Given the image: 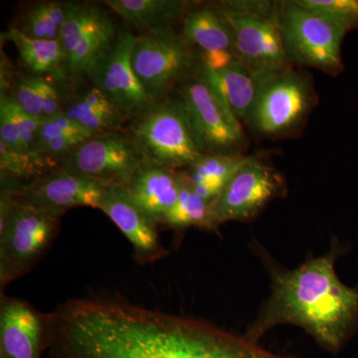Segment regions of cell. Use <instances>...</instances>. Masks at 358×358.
Here are the masks:
<instances>
[{
  "label": "cell",
  "mask_w": 358,
  "mask_h": 358,
  "mask_svg": "<svg viewBox=\"0 0 358 358\" xmlns=\"http://www.w3.org/2000/svg\"><path fill=\"white\" fill-rule=\"evenodd\" d=\"M134 39L131 32L120 33L114 45L96 61L87 76L124 117L133 120L154 105L131 65Z\"/></svg>",
  "instance_id": "12"
},
{
  "label": "cell",
  "mask_w": 358,
  "mask_h": 358,
  "mask_svg": "<svg viewBox=\"0 0 358 358\" xmlns=\"http://www.w3.org/2000/svg\"><path fill=\"white\" fill-rule=\"evenodd\" d=\"M103 190L105 186L93 179L58 167L32 182L1 193L62 216L76 207L99 209Z\"/></svg>",
  "instance_id": "14"
},
{
  "label": "cell",
  "mask_w": 358,
  "mask_h": 358,
  "mask_svg": "<svg viewBox=\"0 0 358 358\" xmlns=\"http://www.w3.org/2000/svg\"><path fill=\"white\" fill-rule=\"evenodd\" d=\"M117 26L103 9L93 3H78L60 33L65 68L75 76H88L96 61L114 45Z\"/></svg>",
  "instance_id": "13"
},
{
  "label": "cell",
  "mask_w": 358,
  "mask_h": 358,
  "mask_svg": "<svg viewBox=\"0 0 358 358\" xmlns=\"http://www.w3.org/2000/svg\"><path fill=\"white\" fill-rule=\"evenodd\" d=\"M334 252L294 270L270 268L272 292L244 338L254 343L279 324L305 329L324 350L338 352L358 320V287L345 286Z\"/></svg>",
  "instance_id": "2"
},
{
  "label": "cell",
  "mask_w": 358,
  "mask_h": 358,
  "mask_svg": "<svg viewBox=\"0 0 358 358\" xmlns=\"http://www.w3.org/2000/svg\"><path fill=\"white\" fill-rule=\"evenodd\" d=\"M0 103L3 105L10 113L16 126L20 129L21 138H22L26 148L33 150L41 120L28 115L27 113L21 109L17 103L14 102L10 96L6 93H1V95H0Z\"/></svg>",
  "instance_id": "29"
},
{
  "label": "cell",
  "mask_w": 358,
  "mask_h": 358,
  "mask_svg": "<svg viewBox=\"0 0 358 358\" xmlns=\"http://www.w3.org/2000/svg\"><path fill=\"white\" fill-rule=\"evenodd\" d=\"M248 157L243 155H204L185 171L195 192L212 203Z\"/></svg>",
  "instance_id": "21"
},
{
  "label": "cell",
  "mask_w": 358,
  "mask_h": 358,
  "mask_svg": "<svg viewBox=\"0 0 358 358\" xmlns=\"http://www.w3.org/2000/svg\"><path fill=\"white\" fill-rule=\"evenodd\" d=\"M103 3L143 33L173 26L193 7L192 2L181 0H105Z\"/></svg>",
  "instance_id": "20"
},
{
  "label": "cell",
  "mask_w": 358,
  "mask_h": 358,
  "mask_svg": "<svg viewBox=\"0 0 358 358\" xmlns=\"http://www.w3.org/2000/svg\"><path fill=\"white\" fill-rule=\"evenodd\" d=\"M178 202L159 224L173 229H183L194 226L214 231L211 223V203L205 201L195 192L185 169L178 171Z\"/></svg>",
  "instance_id": "25"
},
{
  "label": "cell",
  "mask_w": 358,
  "mask_h": 358,
  "mask_svg": "<svg viewBox=\"0 0 358 358\" xmlns=\"http://www.w3.org/2000/svg\"><path fill=\"white\" fill-rule=\"evenodd\" d=\"M140 148L128 133L110 131L90 136L61 160L59 167L108 186L127 188L145 166Z\"/></svg>",
  "instance_id": "9"
},
{
  "label": "cell",
  "mask_w": 358,
  "mask_h": 358,
  "mask_svg": "<svg viewBox=\"0 0 358 358\" xmlns=\"http://www.w3.org/2000/svg\"><path fill=\"white\" fill-rule=\"evenodd\" d=\"M195 76L212 90L240 122L246 124L255 102L260 74L238 60L221 71L199 67Z\"/></svg>",
  "instance_id": "17"
},
{
  "label": "cell",
  "mask_w": 358,
  "mask_h": 358,
  "mask_svg": "<svg viewBox=\"0 0 358 358\" xmlns=\"http://www.w3.org/2000/svg\"><path fill=\"white\" fill-rule=\"evenodd\" d=\"M218 8L229 22L238 59L257 74L293 67L279 25L280 2L221 1Z\"/></svg>",
  "instance_id": "5"
},
{
  "label": "cell",
  "mask_w": 358,
  "mask_h": 358,
  "mask_svg": "<svg viewBox=\"0 0 358 358\" xmlns=\"http://www.w3.org/2000/svg\"><path fill=\"white\" fill-rule=\"evenodd\" d=\"M315 101L310 78L293 67L262 74L246 124L261 136H282L300 129Z\"/></svg>",
  "instance_id": "6"
},
{
  "label": "cell",
  "mask_w": 358,
  "mask_h": 358,
  "mask_svg": "<svg viewBox=\"0 0 358 358\" xmlns=\"http://www.w3.org/2000/svg\"><path fill=\"white\" fill-rule=\"evenodd\" d=\"M131 65L150 102L166 100L169 91L194 65L192 46L173 26H164L136 36Z\"/></svg>",
  "instance_id": "8"
},
{
  "label": "cell",
  "mask_w": 358,
  "mask_h": 358,
  "mask_svg": "<svg viewBox=\"0 0 358 358\" xmlns=\"http://www.w3.org/2000/svg\"><path fill=\"white\" fill-rule=\"evenodd\" d=\"M46 348L44 315L27 301L1 296L0 358H41Z\"/></svg>",
  "instance_id": "16"
},
{
  "label": "cell",
  "mask_w": 358,
  "mask_h": 358,
  "mask_svg": "<svg viewBox=\"0 0 358 358\" xmlns=\"http://www.w3.org/2000/svg\"><path fill=\"white\" fill-rule=\"evenodd\" d=\"M17 49L21 63L32 75L57 74L65 68V52L60 40L32 38L15 27L6 34Z\"/></svg>",
  "instance_id": "23"
},
{
  "label": "cell",
  "mask_w": 358,
  "mask_h": 358,
  "mask_svg": "<svg viewBox=\"0 0 358 358\" xmlns=\"http://www.w3.org/2000/svg\"><path fill=\"white\" fill-rule=\"evenodd\" d=\"M34 76V83L41 102L45 117H53L62 112L63 105L61 103L58 90L53 84L49 83L43 77Z\"/></svg>",
  "instance_id": "31"
},
{
  "label": "cell",
  "mask_w": 358,
  "mask_h": 358,
  "mask_svg": "<svg viewBox=\"0 0 358 358\" xmlns=\"http://www.w3.org/2000/svg\"><path fill=\"white\" fill-rule=\"evenodd\" d=\"M99 209L128 238L138 262L152 263L166 255L159 241L157 223L134 203L126 188L105 187Z\"/></svg>",
  "instance_id": "15"
},
{
  "label": "cell",
  "mask_w": 358,
  "mask_h": 358,
  "mask_svg": "<svg viewBox=\"0 0 358 358\" xmlns=\"http://www.w3.org/2000/svg\"><path fill=\"white\" fill-rule=\"evenodd\" d=\"M115 110L117 109L108 100L107 96L93 86L84 93L75 96L67 105L63 106L62 113L66 117L75 121L78 117L90 113L110 112Z\"/></svg>",
  "instance_id": "28"
},
{
  "label": "cell",
  "mask_w": 358,
  "mask_h": 358,
  "mask_svg": "<svg viewBox=\"0 0 358 358\" xmlns=\"http://www.w3.org/2000/svg\"><path fill=\"white\" fill-rule=\"evenodd\" d=\"M76 4L68 1L37 2L26 9L20 26L15 28L32 38L59 40L61 30Z\"/></svg>",
  "instance_id": "24"
},
{
  "label": "cell",
  "mask_w": 358,
  "mask_h": 358,
  "mask_svg": "<svg viewBox=\"0 0 358 358\" xmlns=\"http://www.w3.org/2000/svg\"><path fill=\"white\" fill-rule=\"evenodd\" d=\"M8 96H10L14 102L17 103L21 109L28 115L37 117V119H44L43 110H42L41 102H40L38 92L35 86L33 75L18 78L17 81L14 84L13 94Z\"/></svg>",
  "instance_id": "30"
},
{
  "label": "cell",
  "mask_w": 358,
  "mask_h": 358,
  "mask_svg": "<svg viewBox=\"0 0 358 358\" xmlns=\"http://www.w3.org/2000/svg\"><path fill=\"white\" fill-rule=\"evenodd\" d=\"M0 141L14 150L30 152L23 143L20 129L16 126L10 113L1 103H0Z\"/></svg>",
  "instance_id": "32"
},
{
  "label": "cell",
  "mask_w": 358,
  "mask_h": 358,
  "mask_svg": "<svg viewBox=\"0 0 358 358\" xmlns=\"http://www.w3.org/2000/svg\"><path fill=\"white\" fill-rule=\"evenodd\" d=\"M129 197L157 224L178 199V171L145 164L126 188Z\"/></svg>",
  "instance_id": "18"
},
{
  "label": "cell",
  "mask_w": 358,
  "mask_h": 358,
  "mask_svg": "<svg viewBox=\"0 0 358 358\" xmlns=\"http://www.w3.org/2000/svg\"><path fill=\"white\" fill-rule=\"evenodd\" d=\"M67 358H286L192 317L108 299L89 313Z\"/></svg>",
  "instance_id": "1"
},
{
  "label": "cell",
  "mask_w": 358,
  "mask_h": 358,
  "mask_svg": "<svg viewBox=\"0 0 358 358\" xmlns=\"http://www.w3.org/2000/svg\"><path fill=\"white\" fill-rule=\"evenodd\" d=\"M239 60L234 51L218 50L200 52L199 67L210 71H221Z\"/></svg>",
  "instance_id": "33"
},
{
  "label": "cell",
  "mask_w": 358,
  "mask_h": 358,
  "mask_svg": "<svg viewBox=\"0 0 358 358\" xmlns=\"http://www.w3.org/2000/svg\"><path fill=\"white\" fill-rule=\"evenodd\" d=\"M61 216L2 194L0 200L1 288L25 275L50 248Z\"/></svg>",
  "instance_id": "3"
},
{
  "label": "cell",
  "mask_w": 358,
  "mask_h": 358,
  "mask_svg": "<svg viewBox=\"0 0 358 358\" xmlns=\"http://www.w3.org/2000/svg\"><path fill=\"white\" fill-rule=\"evenodd\" d=\"M128 134L150 166L182 171L204 155L194 140L185 103L179 96H167L154 103L133 120Z\"/></svg>",
  "instance_id": "4"
},
{
  "label": "cell",
  "mask_w": 358,
  "mask_h": 358,
  "mask_svg": "<svg viewBox=\"0 0 358 358\" xmlns=\"http://www.w3.org/2000/svg\"><path fill=\"white\" fill-rule=\"evenodd\" d=\"M345 33L358 29V0H299Z\"/></svg>",
  "instance_id": "26"
},
{
  "label": "cell",
  "mask_w": 358,
  "mask_h": 358,
  "mask_svg": "<svg viewBox=\"0 0 358 358\" xmlns=\"http://www.w3.org/2000/svg\"><path fill=\"white\" fill-rule=\"evenodd\" d=\"M279 25L285 51L292 64L315 68L327 74L343 70L341 43L346 33L299 0L280 2Z\"/></svg>",
  "instance_id": "7"
},
{
  "label": "cell",
  "mask_w": 358,
  "mask_h": 358,
  "mask_svg": "<svg viewBox=\"0 0 358 358\" xmlns=\"http://www.w3.org/2000/svg\"><path fill=\"white\" fill-rule=\"evenodd\" d=\"M62 136H75L89 138L93 134H90L88 131L82 128L79 124L72 121L61 112L56 115H53V117H45V119L41 120L33 150L36 152L37 150L43 147L49 141Z\"/></svg>",
  "instance_id": "27"
},
{
  "label": "cell",
  "mask_w": 358,
  "mask_h": 358,
  "mask_svg": "<svg viewBox=\"0 0 358 358\" xmlns=\"http://www.w3.org/2000/svg\"><path fill=\"white\" fill-rule=\"evenodd\" d=\"M58 167L57 162L35 150H14L0 141L1 192L32 182Z\"/></svg>",
  "instance_id": "22"
},
{
  "label": "cell",
  "mask_w": 358,
  "mask_h": 358,
  "mask_svg": "<svg viewBox=\"0 0 358 358\" xmlns=\"http://www.w3.org/2000/svg\"><path fill=\"white\" fill-rule=\"evenodd\" d=\"M181 36L200 52L234 51V37L229 22L217 6L192 8L182 20Z\"/></svg>",
  "instance_id": "19"
},
{
  "label": "cell",
  "mask_w": 358,
  "mask_h": 358,
  "mask_svg": "<svg viewBox=\"0 0 358 358\" xmlns=\"http://www.w3.org/2000/svg\"><path fill=\"white\" fill-rule=\"evenodd\" d=\"M179 98L204 155H242L247 141L242 122L203 81L196 76L185 81Z\"/></svg>",
  "instance_id": "10"
},
{
  "label": "cell",
  "mask_w": 358,
  "mask_h": 358,
  "mask_svg": "<svg viewBox=\"0 0 358 358\" xmlns=\"http://www.w3.org/2000/svg\"><path fill=\"white\" fill-rule=\"evenodd\" d=\"M282 188L281 174L256 155H250L211 203L213 230L228 221L254 217Z\"/></svg>",
  "instance_id": "11"
}]
</instances>
